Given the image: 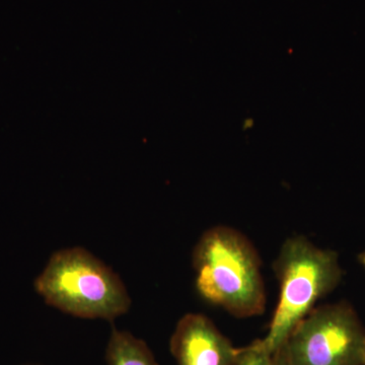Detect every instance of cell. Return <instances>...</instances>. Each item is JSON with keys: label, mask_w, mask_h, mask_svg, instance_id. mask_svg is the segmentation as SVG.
<instances>
[{"label": "cell", "mask_w": 365, "mask_h": 365, "mask_svg": "<svg viewBox=\"0 0 365 365\" xmlns=\"http://www.w3.org/2000/svg\"><path fill=\"white\" fill-rule=\"evenodd\" d=\"M272 353L262 342V339L254 341L251 344L237 349L232 365H271Z\"/></svg>", "instance_id": "obj_7"}, {"label": "cell", "mask_w": 365, "mask_h": 365, "mask_svg": "<svg viewBox=\"0 0 365 365\" xmlns=\"http://www.w3.org/2000/svg\"><path fill=\"white\" fill-rule=\"evenodd\" d=\"M170 348L178 365H232L239 349L201 314H187L180 319Z\"/></svg>", "instance_id": "obj_5"}, {"label": "cell", "mask_w": 365, "mask_h": 365, "mask_svg": "<svg viewBox=\"0 0 365 365\" xmlns=\"http://www.w3.org/2000/svg\"><path fill=\"white\" fill-rule=\"evenodd\" d=\"M35 288L47 304L78 318L114 321L131 306L121 278L81 247L55 252Z\"/></svg>", "instance_id": "obj_2"}, {"label": "cell", "mask_w": 365, "mask_h": 365, "mask_svg": "<svg viewBox=\"0 0 365 365\" xmlns=\"http://www.w3.org/2000/svg\"><path fill=\"white\" fill-rule=\"evenodd\" d=\"M196 288L204 299L237 318L258 316L266 294L260 259L251 242L237 230H206L193 253Z\"/></svg>", "instance_id": "obj_1"}, {"label": "cell", "mask_w": 365, "mask_h": 365, "mask_svg": "<svg viewBox=\"0 0 365 365\" xmlns=\"http://www.w3.org/2000/svg\"><path fill=\"white\" fill-rule=\"evenodd\" d=\"M279 280V302L267 335L262 342L270 353L284 344L295 327L313 311L314 304L339 283L337 254L314 246L304 237L283 244L274 265Z\"/></svg>", "instance_id": "obj_3"}, {"label": "cell", "mask_w": 365, "mask_h": 365, "mask_svg": "<svg viewBox=\"0 0 365 365\" xmlns=\"http://www.w3.org/2000/svg\"><path fill=\"white\" fill-rule=\"evenodd\" d=\"M271 365H294L288 356L287 348L284 344L280 346L276 351L272 353Z\"/></svg>", "instance_id": "obj_8"}, {"label": "cell", "mask_w": 365, "mask_h": 365, "mask_svg": "<svg viewBox=\"0 0 365 365\" xmlns=\"http://www.w3.org/2000/svg\"><path fill=\"white\" fill-rule=\"evenodd\" d=\"M365 332L344 304L314 309L285 341L294 365H364Z\"/></svg>", "instance_id": "obj_4"}, {"label": "cell", "mask_w": 365, "mask_h": 365, "mask_svg": "<svg viewBox=\"0 0 365 365\" xmlns=\"http://www.w3.org/2000/svg\"><path fill=\"white\" fill-rule=\"evenodd\" d=\"M359 261H360V263L362 264V266H364V267L365 269V252H364V253L360 255Z\"/></svg>", "instance_id": "obj_9"}, {"label": "cell", "mask_w": 365, "mask_h": 365, "mask_svg": "<svg viewBox=\"0 0 365 365\" xmlns=\"http://www.w3.org/2000/svg\"><path fill=\"white\" fill-rule=\"evenodd\" d=\"M364 365H365V341H364Z\"/></svg>", "instance_id": "obj_10"}, {"label": "cell", "mask_w": 365, "mask_h": 365, "mask_svg": "<svg viewBox=\"0 0 365 365\" xmlns=\"http://www.w3.org/2000/svg\"><path fill=\"white\" fill-rule=\"evenodd\" d=\"M105 359L107 365H158L144 341L116 328L108 341Z\"/></svg>", "instance_id": "obj_6"}]
</instances>
